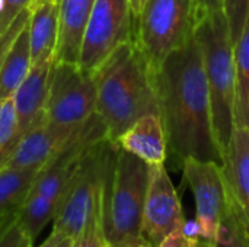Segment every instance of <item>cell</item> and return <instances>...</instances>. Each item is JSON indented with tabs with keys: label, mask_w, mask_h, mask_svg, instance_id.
<instances>
[{
	"label": "cell",
	"mask_w": 249,
	"mask_h": 247,
	"mask_svg": "<svg viewBox=\"0 0 249 247\" xmlns=\"http://www.w3.org/2000/svg\"><path fill=\"white\" fill-rule=\"evenodd\" d=\"M223 13L228 20L231 42L235 47L249 17V0H223Z\"/></svg>",
	"instance_id": "7402d4cb"
},
{
	"label": "cell",
	"mask_w": 249,
	"mask_h": 247,
	"mask_svg": "<svg viewBox=\"0 0 249 247\" xmlns=\"http://www.w3.org/2000/svg\"><path fill=\"white\" fill-rule=\"evenodd\" d=\"M96 0H60L55 63L79 64L83 33Z\"/></svg>",
	"instance_id": "5bb4252c"
},
{
	"label": "cell",
	"mask_w": 249,
	"mask_h": 247,
	"mask_svg": "<svg viewBox=\"0 0 249 247\" xmlns=\"http://www.w3.org/2000/svg\"><path fill=\"white\" fill-rule=\"evenodd\" d=\"M134 23L130 0H96L83 33L80 68L95 73L121 44L134 38Z\"/></svg>",
	"instance_id": "ba28073f"
},
{
	"label": "cell",
	"mask_w": 249,
	"mask_h": 247,
	"mask_svg": "<svg viewBox=\"0 0 249 247\" xmlns=\"http://www.w3.org/2000/svg\"><path fill=\"white\" fill-rule=\"evenodd\" d=\"M93 74L96 114L112 143L142 116L159 114L153 73L134 38L121 44Z\"/></svg>",
	"instance_id": "7a4b0ae2"
},
{
	"label": "cell",
	"mask_w": 249,
	"mask_h": 247,
	"mask_svg": "<svg viewBox=\"0 0 249 247\" xmlns=\"http://www.w3.org/2000/svg\"><path fill=\"white\" fill-rule=\"evenodd\" d=\"M149 165L118 147L102 191V229L109 247H134L143 237V210Z\"/></svg>",
	"instance_id": "3957f363"
},
{
	"label": "cell",
	"mask_w": 249,
	"mask_h": 247,
	"mask_svg": "<svg viewBox=\"0 0 249 247\" xmlns=\"http://www.w3.org/2000/svg\"><path fill=\"white\" fill-rule=\"evenodd\" d=\"M153 83L168 153L181 163L193 157L222 166L223 156L213 130L203 54L196 36L166 57L153 73Z\"/></svg>",
	"instance_id": "6da1fadb"
},
{
	"label": "cell",
	"mask_w": 249,
	"mask_h": 247,
	"mask_svg": "<svg viewBox=\"0 0 249 247\" xmlns=\"http://www.w3.org/2000/svg\"><path fill=\"white\" fill-rule=\"evenodd\" d=\"M16 109L13 98L3 100L0 112V153L6 154L9 159L13 154L16 146L13 144V137L16 132Z\"/></svg>",
	"instance_id": "603a6c76"
},
{
	"label": "cell",
	"mask_w": 249,
	"mask_h": 247,
	"mask_svg": "<svg viewBox=\"0 0 249 247\" xmlns=\"http://www.w3.org/2000/svg\"><path fill=\"white\" fill-rule=\"evenodd\" d=\"M146 1H147V0H130V7H131V12H133L134 20L142 15V12H143V9H144Z\"/></svg>",
	"instance_id": "f546056e"
},
{
	"label": "cell",
	"mask_w": 249,
	"mask_h": 247,
	"mask_svg": "<svg viewBox=\"0 0 249 247\" xmlns=\"http://www.w3.org/2000/svg\"><path fill=\"white\" fill-rule=\"evenodd\" d=\"M178 192L168 175L165 165L149 167V183L143 210V237L153 247L174 231L185 226Z\"/></svg>",
	"instance_id": "30bf717a"
},
{
	"label": "cell",
	"mask_w": 249,
	"mask_h": 247,
	"mask_svg": "<svg viewBox=\"0 0 249 247\" xmlns=\"http://www.w3.org/2000/svg\"><path fill=\"white\" fill-rule=\"evenodd\" d=\"M73 247H109L102 229V204L90 215L82 233L73 239Z\"/></svg>",
	"instance_id": "cb8c5ba5"
},
{
	"label": "cell",
	"mask_w": 249,
	"mask_h": 247,
	"mask_svg": "<svg viewBox=\"0 0 249 247\" xmlns=\"http://www.w3.org/2000/svg\"><path fill=\"white\" fill-rule=\"evenodd\" d=\"M44 114L53 132L70 138L96 114L95 74L79 64L53 60Z\"/></svg>",
	"instance_id": "52a82bcc"
},
{
	"label": "cell",
	"mask_w": 249,
	"mask_h": 247,
	"mask_svg": "<svg viewBox=\"0 0 249 247\" xmlns=\"http://www.w3.org/2000/svg\"><path fill=\"white\" fill-rule=\"evenodd\" d=\"M182 173L196 199V224L198 234L210 242L219 236L229 211V197L222 166L214 162L185 159Z\"/></svg>",
	"instance_id": "9c48e42d"
},
{
	"label": "cell",
	"mask_w": 249,
	"mask_h": 247,
	"mask_svg": "<svg viewBox=\"0 0 249 247\" xmlns=\"http://www.w3.org/2000/svg\"><path fill=\"white\" fill-rule=\"evenodd\" d=\"M197 9V25L209 15L223 10V0H196Z\"/></svg>",
	"instance_id": "83f0119b"
},
{
	"label": "cell",
	"mask_w": 249,
	"mask_h": 247,
	"mask_svg": "<svg viewBox=\"0 0 249 247\" xmlns=\"http://www.w3.org/2000/svg\"><path fill=\"white\" fill-rule=\"evenodd\" d=\"M196 0H147L134 23V41L152 73L196 36Z\"/></svg>",
	"instance_id": "8992f818"
},
{
	"label": "cell",
	"mask_w": 249,
	"mask_h": 247,
	"mask_svg": "<svg viewBox=\"0 0 249 247\" xmlns=\"http://www.w3.org/2000/svg\"><path fill=\"white\" fill-rule=\"evenodd\" d=\"M57 247H73V239H70V237H61Z\"/></svg>",
	"instance_id": "4dcf8cb0"
},
{
	"label": "cell",
	"mask_w": 249,
	"mask_h": 247,
	"mask_svg": "<svg viewBox=\"0 0 249 247\" xmlns=\"http://www.w3.org/2000/svg\"><path fill=\"white\" fill-rule=\"evenodd\" d=\"M47 1H53V0H32L28 9L32 10L34 7H36V6H39V4H42V3H47Z\"/></svg>",
	"instance_id": "1f68e13d"
},
{
	"label": "cell",
	"mask_w": 249,
	"mask_h": 247,
	"mask_svg": "<svg viewBox=\"0 0 249 247\" xmlns=\"http://www.w3.org/2000/svg\"><path fill=\"white\" fill-rule=\"evenodd\" d=\"M159 247H213V243L204 240L197 230L196 221L185 223L184 227L169 234Z\"/></svg>",
	"instance_id": "d4e9b609"
},
{
	"label": "cell",
	"mask_w": 249,
	"mask_h": 247,
	"mask_svg": "<svg viewBox=\"0 0 249 247\" xmlns=\"http://www.w3.org/2000/svg\"><path fill=\"white\" fill-rule=\"evenodd\" d=\"M29 22V20H28ZM32 67L31 61V47H29V23L18 33L0 71V99L6 100L13 98L18 87L23 83L29 70Z\"/></svg>",
	"instance_id": "2e32d148"
},
{
	"label": "cell",
	"mask_w": 249,
	"mask_h": 247,
	"mask_svg": "<svg viewBox=\"0 0 249 247\" xmlns=\"http://www.w3.org/2000/svg\"><path fill=\"white\" fill-rule=\"evenodd\" d=\"M134 247H153L152 245H149V243H144V245H140V246H134Z\"/></svg>",
	"instance_id": "836d02e7"
},
{
	"label": "cell",
	"mask_w": 249,
	"mask_h": 247,
	"mask_svg": "<svg viewBox=\"0 0 249 247\" xmlns=\"http://www.w3.org/2000/svg\"><path fill=\"white\" fill-rule=\"evenodd\" d=\"M117 150L118 146L107 138L86 151L63 197L57 202L53 220L54 231L70 239L82 233L90 215L102 204L107 172Z\"/></svg>",
	"instance_id": "5b68a950"
},
{
	"label": "cell",
	"mask_w": 249,
	"mask_h": 247,
	"mask_svg": "<svg viewBox=\"0 0 249 247\" xmlns=\"http://www.w3.org/2000/svg\"><path fill=\"white\" fill-rule=\"evenodd\" d=\"M1 105H3V100L0 99V112H1Z\"/></svg>",
	"instance_id": "e575fe53"
},
{
	"label": "cell",
	"mask_w": 249,
	"mask_h": 247,
	"mask_svg": "<svg viewBox=\"0 0 249 247\" xmlns=\"http://www.w3.org/2000/svg\"><path fill=\"white\" fill-rule=\"evenodd\" d=\"M229 205L249 234V130L235 127L223 154Z\"/></svg>",
	"instance_id": "8fae6325"
},
{
	"label": "cell",
	"mask_w": 249,
	"mask_h": 247,
	"mask_svg": "<svg viewBox=\"0 0 249 247\" xmlns=\"http://www.w3.org/2000/svg\"><path fill=\"white\" fill-rule=\"evenodd\" d=\"M236 90H235V127L249 130V17L245 29L233 47Z\"/></svg>",
	"instance_id": "e0dca14e"
},
{
	"label": "cell",
	"mask_w": 249,
	"mask_h": 247,
	"mask_svg": "<svg viewBox=\"0 0 249 247\" xmlns=\"http://www.w3.org/2000/svg\"><path fill=\"white\" fill-rule=\"evenodd\" d=\"M29 16H31V10L28 7H25L15 19L13 22L10 23V26L0 35V71H1V66H3V61L6 58V54L7 51L10 49L13 41L16 39L18 33L23 29V26L28 23L29 20Z\"/></svg>",
	"instance_id": "484cf974"
},
{
	"label": "cell",
	"mask_w": 249,
	"mask_h": 247,
	"mask_svg": "<svg viewBox=\"0 0 249 247\" xmlns=\"http://www.w3.org/2000/svg\"><path fill=\"white\" fill-rule=\"evenodd\" d=\"M213 247H249L248 231L244 229L231 205Z\"/></svg>",
	"instance_id": "ffe728a7"
},
{
	"label": "cell",
	"mask_w": 249,
	"mask_h": 247,
	"mask_svg": "<svg viewBox=\"0 0 249 247\" xmlns=\"http://www.w3.org/2000/svg\"><path fill=\"white\" fill-rule=\"evenodd\" d=\"M55 210L57 204L54 201L42 195L29 192L23 204L18 210L16 220L20 224V227L26 231V234L35 242L42 229L48 223H53Z\"/></svg>",
	"instance_id": "d6986e66"
},
{
	"label": "cell",
	"mask_w": 249,
	"mask_h": 247,
	"mask_svg": "<svg viewBox=\"0 0 249 247\" xmlns=\"http://www.w3.org/2000/svg\"><path fill=\"white\" fill-rule=\"evenodd\" d=\"M18 211L0 217V247H34V240L16 220Z\"/></svg>",
	"instance_id": "44dd1931"
},
{
	"label": "cell",
	"mask_w": 249,
	"mask_h": 247,
	"mask_svg": "<svg viewBox=\"0 0 249 247\" xmlns=\"http://www.w3.org/2000/svg\"><path fill=\"white\" fill-rule=\"evenodd\" d=\"M63 236L61 234H58L57 231H51L50 233V236L39 245L38 247H57V245H58V242H60V239H61Z\"/></svg>",
	"instance_id": "f1b7e54d"
},
{
	"label": "cell",
	"mask_w": 249,
	"mask_h": 247,
	"mask_svg": "<svg viewBox=\"0 0 249 247\" xmlns=\"http://www.w3.org/2000/svg\"><path fill=\"white\" fill-rule=\"evenodd\" d=\"M58 1H47L31 10L28 23L32 66L54 60L58 36Z\"/></svg>",
	"instance_id": "9a60e30c"
},
{
	"label": "cell",
	"mask_w": 249,
	"mask_h": 247,
	"mask_svg": "<svg viewBox=\"0 0 249 247\" xmlns=\"http://www.w3.org/2000/svg\"><path fill=\"white\" fill-rule=\"evenodd\" d=\"M115 144L149 166L165 165L168 157V140L159 114H149L137 119Z\"/></svg>",
	"instance_id": "4fadbf2b"
},
{
	"label": "cell",
	"mask_w": 249,
	"mask_h": 247,
	"mask_svg": "<svg viewBox=\"0 0 249 247\" xmlns=\"http://www.w3.org/2000/svg\"><path fill=\"white\" fill-rule=\"evenodd\" d=\"M32 0H4V9L0 13V35L10 26L13 19L25 9L29 7Z\"/></svg>",
	"instance_id": "4316f807"
},
{
	"label": "cell",
	"mask_w": 249,
	"mask_h": 247,
	"mask_svg": "<svg viewBox=\"0 0 249 247\" xmlns=\"http://www.w3.org/2000/svg\"><path fill=\"white\" fill-rule=\"evenodd\" d=\"M39 170L12 169L0 170V217L18 211L29 195Z\"/></svg>",
	"instance_id": "ac0fdd59"
},
{
	"label": "cell",
	"mask_w": 249,
	"mask_h": 247,
	"mask_svg": "<svg viewBox=\"0 0 249 247\" xmlns=\"http://www.w3.org/2000/svg\"><path fill=\"white\" fill-rule=\"evenodd\" d=\"M3 9H4V0H0V13L3 12Z\"/></svg>",
	"instance_id": "d6a6232c"
},
{
	"label": "cell",
	"mask_w": 249,
	"mask_h": 247,
	"mask_svg": "<svg viewBox=\"0 0 249 247\" xmlns=\"http://www.w3.org/2000/svg\"><path fill=\"white\" fill-rule=\"evenodd\" d=\"M196 39L203 54L209 86L212 119L216 141L225 154L235 128V58L228 20L223 10L206 16L196 29Z\"/></svg>",
	"instance_id": "277c9868"
},
{
	"label": "cell",
	"mask_w": 249,
	"mask_h": 247,
	"mask_svg": "<svg viewBox=\"0 0 249 247\" xmlns=\"http://www.w3.org/2000/svg\"><path fill=\"white\" fill-rule=\"evenodd\" d=\"M67 140L48 128L42 112L19 141L6 167L41 170L58 154Z\"/></svg>",
	"instance_id": "7c38bea8"
}]
</instances>
